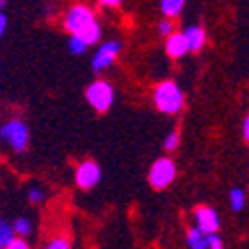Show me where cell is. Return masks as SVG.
I'll return each mask as SVG.
<instances>
[{"mask_svg":"<svg viewBox=\"0 0 249 249\" xmlns=\"http://www.w3.org/2000/svg\"><path fill=\"white\" fill-rule=\"evenodd\" d=\"M231 210L233 212H241L243 210V201H245V196L241 190H231Z\"/></svg>","mask_w":249,"mask_h":249,"instance_id":"16","label":"cell"},{"mask_svg":"<svg viewBox=\"0 0 249 249\" xmlns=\"http://www.w3.org/2000/svg\"><path fill=\"white\" fill-rule=\"evenodd\" d=\"M183 36H185V42H188V50H192V52L201 50V46L205 44V34L197 26H190L183 32Z\"/></svg>","mask_w":249,"mask_h":249,"instance_id":"10","label":"cell"},{"mask_svg":"<svg viewBox=\"0 0 249 249\" xmlns=\"http://www.w3.org/2000/svg\"><path fill=\"white\" fill-rule=\"evenodd\" d=\"M0 4H2V0H0Z\"/></svg>","mask_w":249,"mask_h":249,"instance_id":"26","label":"cell"},{"mask_svg":"<svg viewBox=\"0 0 249 249\" xmlns=\"http://www.w3.org/2000/svg\"><path fill=\"white\" fill-rule=\"evenodd\" d=\"M0 140L8 143L16 154H22L28 148V128L24 126V122L10 120L0 128Z\"/></svg>","mask_w":249,"mask_h":249,"instance_id":"3","label":"cell"},{"mask_svg":"<svg viewBox=\"0 0 249 249\" xmlns=\"http://www.w3.org/2000/svg\"><path fill=\"white\" fill-rule=\"evenodd\" d=\"M100 178H102L100 165L96 161H90V160L80 163V168L76 170V183L82 190H92L94 185H98Z\"/></svg>","mask_w":249,"mask_h":249,"instance_id":"6","label":"cell"},{"mask_svg":"<svg viewBox=\"0 0 249 249\" xmlns=\"http://www.w3.org/2000/svg\"><path fill=\"white\" fill-rule=\"evenodd\" d=\"M158 30H160V34H163V36H170V34L174 32V28H172V24L168 22V20H163V22H160Z\"/></svg>","mask_w":249,"mask_h":249,"instance_id":"21","label":"cell"},{"mask_svg":"<svg viewBox=\"0 0 249 249\" xmlns=\"http://www.w3.org/2000/svg\"><path fill=\"white\" fill-rule=\"evenodd\" d=\"M4 249H30V245H28L24 239H16V237H14Z\"/></svg>","mask_w":249,"mask_h":249,"instance_id":"20","label":"cell"},{"mask_svg":"<svg viewBox=\"0 0 249 249\" xmlns=\"http://www.w3.org/2000/svg\"><path fill=\"white\" fill-rule=\"evenodd\" d=\"M165 50H168V54L172 58H181L185 52H190L188 50V42H185V36L179 34V32H172L168 36V44H165Z\"/></svg>","mask_w":249,"mask_h":249,"instance_id":"9","label":"cell"},{"mask_svg":"<svg viewBox=\"0 0 249 249\" xmlns=\"http://www.w3.org/2000/svg\"><path fill=\"white\" fill-rule=\"evenodd\" d=\"M185 0H161V12L165 16H178L183 8Z\"/></svg>","mask_w":249,"mask_h":249,"instance_id":"12","label":"cell"},{"mask_svg":"<svg viewBox=\"0 0 249 249\" xmlns=\"http://www.w3.org/2000/svg\"><path fill=\"white\" fill-rule=\"evenodd\" d=\"M100 2H102V4H106V6H118L122 0H100Z\"/></svg>","mask_w":249,"mask_h":249,"instance_id":"25","label":"cell"},{"mask_svg":"<svg viewBox=\"0 0 249 249\" xmlns=\"http://www.w3.org/2000/svg\"><path fill=\"white\" fill-rule=\"evenodd\" d=\"M28 197H30V201H32V203H40V201L44 199V194L40 192V190H30Z\"/></svg>","mask_w":249,"mask_h":249,"instance_id":"22","label":"cell"},{"mask_svg":"<svg viewBox=\"0 0 249 249\" xmlns=\"http://www.w3.org/2000/svg\"><path fill=\"white\" fill-rule=\"evenodd\" d=\"M207 249H223V241L215 233H207Z\"/></svg>","mask_w":249,"mask_h":249,"instance_id":"18","label":"cell"},{"mask_svg":"<svg viewBox=\"0 0 249 249\" xmlns=\"http://www.w3.org/2000/svg\"><path fill=\"white\" fill-rule=\"evenodd\" d=\"M4 30H6V16L0 12V36L4 34Z\"/></svg>","mask_w":249,"mask_h":249,"instance_id":"24","label":"cell"},{"mask_svg":"<svg viewBox=\"0 0 249 249\" xmlns=\"http://www.w3.org/2000/svg\"><path fill=\"white\" fill-rule=\"evenodd\" d=\"M86 98L96 112H106L114 102V88L104 80H96L88 86Z\"/></svg>","mask_w":249,"mask_h":249,"instance_id":"4","label":"cell"},{"mask_svg":"<svg viewBox=\"0 0 249 249\" xmlns=\"http://www.w3.org/2000/svg\"><path fill=\"white\" fill-rule=\"evenodd\" d=\"M188 245L190 249H207V233H203L199 227L188 231Z\"/></svg>","mask_w":249,"mask_h":249,"instance_id":"11","label":"cell"},{"mask_svg":"<svg viewBox=\"0 0 249 249\" xmlns=\"http://www.w3.org/2000/svg\"><path fill=\"white\" fill-rule=\"evenodd\" d=\"M12 230H14V233L26 237V235L32 233V223H30L26 217H18V219L14 221V225H12Z\"/></svg>","mask_w":249,"mask_h":249,"instance_id":"14","label":"cell"},{"mask_svg":"<svg viewBox=\"0 0 249 249\" xmlns=\"http://www.w3.org/2000/svg\"><path fill=\"white\" fill-rule=\"evenodd\" d=\"M176 179V163L168 158H160L154 161L152 170H150V183L156 190H163Z\"/></svg>","mask_w":249,"mask_h":249,"instance_id":"5","label":"cell"},{"mask_svg":"<svg viewBox=\"0 0 249 249\" xmlns=\"http://www.w3.org/2000/svg\"><path fill=\"white\" fill-rule=\"evenodd\" d=\"M120 48H122L120 42H106V44H102L100 50L96 52V58L92 62V68L96 72H102V70H106L108 66H112V62L116 60Z\"/></svg>","mask_w":249,"mask_h":249,"instance_id":"7","label":"cell"},{"mask_svg":"<svg viewBox=\"0 0 249 249\" xmlns=\"http://www.w3.org/2000/svg\"><path fill=\"white\" fill-rule=\"evenodd\" d=\"M196 221L203 233H215L219 230V217L215 210H212L207 205H199L196 210Z\"/></svg>","mask_w":249,"mask_h":249,"instance_id":"8","label":"cell"},{"mask_svg":"<svg viewBox=\"0 0 249 249\" xmlns=\"http://www.w3.org/2000/svg\"><path fill=\"white\" fill-rule=\"evenodd\" d=\"M178 143H179V136H178V132H172L163 142V150L165 152H174L178 148Z\"/></svg>","mask_w":249,"mask_h":249,"instance_id":"17","label":"cell"},{"mask_svg":"<svg viewBox=\"0 0 249 249\" xmlns=\"http://www.w3.org/2000/svg\"><path fill=\"white\" fill-rule=\"evenodd\" d=\"M68 46H70V52H72V54H84L86 48H88V44L84 42V40H80V38L74 36V34H72V38H70Z\"/></svg>","mask_w":249,"mask_h":249,"instance_id":"15","label":"cell"},{"mask_svg":"<svg viewBox=\"0 0 249 249\" xmlns=\"http://www.w3.org/2000/svg\"><path fill=\"white\" fill-rule=\"evenodd\" d=\"M12 239H14V230H12V225L6 223L4 219H0V249H4Z\"/></svg>","mask_w":249,"mask_h":249,"instance_id":"13","label":"cell"},{"mask_svg":"<svg viewBox=\"0 0 249 249\" xmlns=\"http://www.w3.org/2000/svg\"><path fill=\"white\" fill-rule=\"evenodd\" d=\"M241 134H243V140H249V120L247 118L241 124Z\"/></svg>","mask_w":249,"mask_h":249,"instance_id":"23","label":"cell"},{"mask_svg":"<svg viewBox=\"0 0 249 249\" xmlns=\"http://www.w3.org/2000/svg\"><path fill=\"white\" fill-rule=\"evenodd\" d=\"M64 26H66L68 32H72L80 40H84L88 46L90 44H96L98 38H100V26L96 22L92 10H88L86 6H74L66 14Z\"/></svg>","mask_w":249,"mask_h":249,"instance_id":"1","label":"cell"},{"mask_svg":"<svg viewBox=\"0 0 249 249\" xmlns=\"http://www.w3.org/2000/svg\"><path fill=\"white\" fill-rule=\"evenodd\" d=\"M154 102H156V108L163 114H176L181 110L183 106V94L179 90V86L172 80H165L156 88L154 94Z\"/></svg>","mask_w":249,"mask_h":249,"instance_id":"2","label":"cell"},{"mask_svg":"<svg viewBox=\"0 0 249 249\" xmlns=\"http://www.w3.org/2000/svg\"><path fill=\"white\" fill-rule=\"evenodd\" d=\"M46 249H70V243L64 237H56L46 245Z\"/></svg>","mask_w":249,"mask_h":249,"instance_id":"19","label":"cell"}]
</instances>
